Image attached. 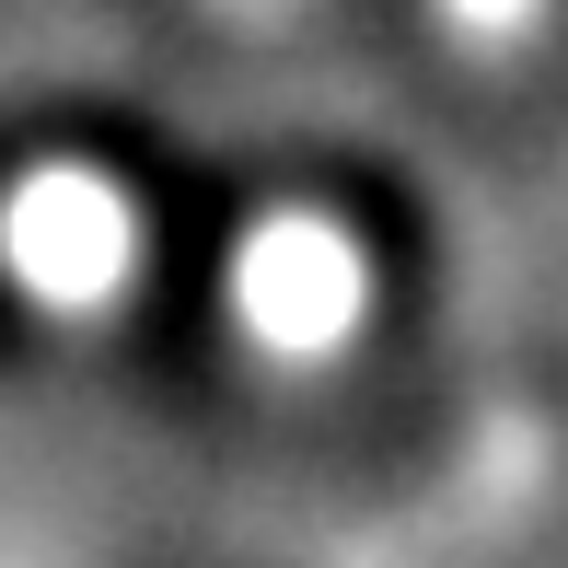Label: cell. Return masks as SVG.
<instances>
[{"label": "cell", "instance_id": "cell-4", "mask_svg": "<svg viewBox=\"0 0 568 568\" xmlns=\"http://www.w3.org/2000/svg\"><path fill=\"white\" fill-rule=\"evenodd\" d=\"M429 23H442V47H464V59H523V47H546L557 0H429Z\"/></svg>", "mask_w": 568, "mask_h": 568}, {"label": "cell", "instance_id": "cell-3", "mask_svg": "<svg viewBox=\"0 0 568 568\" xmlns=\"http://www.w3.org/2000/svg\"><path fill=\"white\" fill-rule=\"evenodd\" d=\"M546 487H557V429L523 418V406H499V418H487V442L464 453L395 534H372V557H383V568H476L534 499H546Z\"/></svg>", "mask_w": 568, "mask_h": 568}, {"label": "cell", "instance_id": "cell-5", "mask_svg": "<svg viewBox=\"0 0 568 568\" xmlns=\"http://www.w3.org/2000/svg\"><path fill=\"white\" fill-rule=\"evenodd\" d=\"M210 23H232V36H291L302 23V0H197Z\"/></svg>", "mask_w": 568, "mask_h": 568}, {"label": "cell", "instance_id": "cell-2", "mask_svg": "<svg viewBox=\"0 0 568 568\" xmlns=\"http://www.w3.org/2000/svg\"><path fill=\"white\" fill-rule=\"evenodd\" d=\"M372 314V244L337 210H267L232 244V325L267 359H337Z\"/></svg>", "mask_w": 568, "mask_h": 568}, {"label": "cell", "instance_id": "cell-1", "mask_svg": "<svg viewBox=\"0 0 568 568\" xmlns=\"http://www.w3.org/2000/svg\"><path fill=\"white\" fill-rule=\"evenodd\" d=\"M0 267L23 278V302L59 325L116 314L128 278H140V210H128L116 174L93 163H36L12 197H0Z\"/></svg>", "mask_w": 568, "mask_h": 568}]
</instances>
